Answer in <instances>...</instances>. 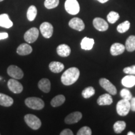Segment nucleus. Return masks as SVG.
I'll return each mask as SVG.
<instances>
[{
  "label": "nucleus",
  "mask_w": 135,
  "mask_h": 135,
  "mask_svg": "<svg viewBox=\"0 0 135 135\" xmlns=\"http://www.w3.org/2000/svg\"><path fill=\"white\" fill-rule=\"evenodd\" d=\"M13 104V99L9 96L0 93V105L4 107H9Z\"/></svg>",
  "instance_id": "nucleus-23"
},
{
  "label": "nucleus",
  "mask_w": 135,
  "mask_h": 135,
  "mask_svg": "<svg viewBox=\"0 0 135 135\" xmlns=\"http://www.w3.org/2000/svg\"><path fill=\"white\" fill-rule=\"evenodd\" d=\"M25 121L27 125L31 129L37 130L41 126V121L36 116L31 114H28L25 116Z\"/></svg>",
  "instance_id": "nucleus-4"
},
{
  "label": "nucleus",
  "mask_w": 135,
  "mask_h": 135,
  "mask_svg": "<svg viewBox=\"0 0 135 135\" xmlns=\"http://www.w3.org/2000/svg\"><path fill=\"white\" fill-rule=\"evenodd\" d=\"M125 50V46L123 44L116 43L111 45L110 53L113 56H118L121 55Z\"/></svg>",
  "instance_id": "nucleus-14"
},
{
  "label": "nucleus",
  "mask_w": 135,
  "mask_h": 135,
  "mask_svg": "<svg viewBox=\"0 0 135 135\" xmlns=\"http://www.w3.org/2000/svg\"><path fill=\"white\" fill-rule=\"evenodd\" d=\"M65 8L66 11L72 15H77L80 10V4L77 0H66L65 3Z\"/></svg>",
  "instance_id": "nucleus-5"
},
{
  "label": "nucleus",
  "mask_w": 135,
  "mask_h": 135,
  "mask_svg": "<svg viewBox=\"0 0 135 135\" xmlns=\"http://www.w3.org/2000/svg\"><path fill=\"white\" fill-rule=\"evenodd\" d=\"M33 49L30 45L27 43H23L18 47L16 52L19 55L26 56L31 53Z\"/></svg>",
  "instance_id": "nucleus-15"
},
{
  "label": "nucleus",
  "mask_w": 135,
  "mask_h": 135,
  "mask_svg": "<svg viewBox=\"0 0 135 135\" xmlns=\"http://www.w3.org/2000/svg\"><path fill=\"white\" fill-rule=\"evenodd\" d=\"M126 123L123 121H118L113 125L114 131L116 133H120L126 128Z\"/></svg>",
  "instance_id": "nucleus-27"
},
{
  "label": "nucleus",
  "mask_w": 135,
  "mask_h": 135,
  "mask_svg": "<svg viewBox=\"0 0 135 135\" xmlns=\"http://www.w3.org/2000/svg\"><path fill=\"white\" fill-rule=\"evenodd\" d=\"M80 75V70L77 68L71 67L63 73L61 78V81L66 86L71 85L78 80Z\"/></svg>",
  "instance_id": "nucleus-1"
},
{
  "label": "nucleus",
  "mask_w": 135,
  "mask_h": 135,
  "mask_svg": "<svg viewBox=\"0 0 135 135\" xmlns=\"http://www.w3.org/2000/svg\"><path fill=\"white\" fill-rule=\"evenodd\" d=\"M91 129L88 126H83L77 133L78 135H91Z\"/></svg>",
  "instance_id": "nucleus-33"
},
{
  "label": "nucleus",
  "mask_w": 135,
  "mask_h": 135,
  "mask_svg": "<svg viewBox=\"0 0 135 135\" xmlns=\"http://www.w3.org/2000/svg\"><path fill=\"white\" fill-rule=\"evenodd\" d=\"M39 36V30L38 28H30L25 33L24 39L27 43H33L37 40Z\"/></svg>",
  "instance_id": "nucleus-6"
},
{
  "label": "nucleus",
  "mask_w": 135,
  "mask_h": 135,
  "mask_svg": "<svg viewBox=\"0 0 135 135\" xmlns=\"http://www.w3.org/2000/svg\"><path fill=\"white\" fill-rule=\"evenodd\" d=\"M113 103V98L110 94H104L101 95L97 99V103L99 106L110 105Z\"/></svg>",
  "instance_id": "nucleus-16"
},
{
  "label": "nucleus",
  "mask_w": 135,
  "mask_h": 135,
  "mask_svg": "<svg viewBox=\"0 0 135 135\" xmlns=\"http://www.w3.org/2000/svg\"><path fill=\"white\" fill-rule=\"evenodd\" d=\"M37 15V9L36 6H30L27 11V18L30 21H33L36 18Z\"/></svg>",
  "instance_id": "nucleus-26"
},
{
  "label": "nucleus",
  "mask_w": 135,
  "mask_h": 135,
  "mask_svg": "<svg viewBox=\"0 0 135 135\" xmlns=\"http://www.w3.org/2000/svg\"><path fill=\"white\" fill-rule=\"evenodd\" d=\"M8 37V34L6 32H3V33H0V40H4Z\"/></svg>",
  "instance_id": "nucleus-37"
},
{
  "label": "nucleus",
  "mask_w": 135,
  "mask_h": 135,
  "mask_svg": "<svg viewBox=\"0 0 135 135\" xmlns=\"http://www.w3.org/2000/svg\"><path fill=\"white\" fill-rule=\"evenodd\" d=\"M13 25V22L9 19L7 14L0 15V26L5 28H9Z\"/></svg>",
  "instance_id": "nucleus-20"
},
{
  "label": "nucleus",
  "mask_w": 135,
  "mask_h": 135,
  "mask_svg": "<svg viewBox=\"0 0 135 135\" xmlns=\"http://www.w3.org/2000/svg\"><path fill=\"white\" fill-rule=\"evenodd\" d=\"M123 72L128 75H135V65L126 67L123 69Z\"/></svg>",
  "instance_id": "nucleus-34"
},
{
  "label": "nucleus",
  "mask_w": 135,
  "mask_h": 135,
  "mask_svg": "<svg viewBox=\"0 0 135 135\" xmlns=\"http://www.w3.org/2000/svg\"><path fill=\"white\" fill-rule=\"evenodd\" d=\"M119 15L115 11H110L107 16V20L109 23L113 24L119 20Z\"/></svg>",
  "instance_id": "nucleus-30"
},
{
  "label": "nucleus",
  "mask_w": 135,
  "mask_h": 135,
  "mask_svg": "<svg viewBox=\"0 0 135 135\" xmlns=\"http://www.w3.org/2000/svg\"><path fill=\"white\" fill-rule=\"evenodd\" d=\"M131 109L130 102L127 99H123L119 101L116 104V111L121 116H125L129 113Z\"/></svg>",
  "instance_id": "nucleus-3"
},
{
  "label": "nucleus",
  "mask_w": 135,
  "mask_h": 135,
  "mask_svg": "<svg viewBox=\"0 0 135 135\" xmlns=\"http://www.w3.org/2000/svg\"><path fill=\"white\" fill-rule=\"evenodd\" d=\"M128 135H134L135 134L134 133H133V132H131V131H129V132H128V134H127Z\"/></svg>",
  "instance_id": "nucleus-39"
},
{
  "label": "nucleus",
  "mask_w": 135,
  "mask_h": 135,
  "mask_svg": "<svg viewBox=\"0 0 135 135\" xmlns=\"http://www.w3.org/2000/svg\"><path fill=\"white\" fill-rule=\"evenodd\" d=\"M73 133L70 129H65L60 133V135H73Z\"/></svg>",
  "instance_id": "nucleus-35"
},
{
  "label": "nucleus",
  "mask_w": 135,
  "mask_h": 135,
  "mask_svg": "<svg viewBox=\"0 0 135 135\" xmlns=\"http://www.w3.org/2000/svg\"><path fill=\"white\" fill-rule=\"evenodd\" d=\"M125 48L129 52H133L135 51V36L134 35L129 36L126 40Z\"/></svg>",
  "instance_id": "nucleus-24"
},
{
  "label": "nucleus",
  "mask_w": 135,
  "mask_h": 135,
  "mask_svg": "<svg viewBox=\"0 0 135 135\" xmlns=\"http://www.w3.org/2000/svg\"><path fill=\"white\" fill-rule=\"evenodd\" d=\"M121 83L124 87H133L135 86V76L133 75H129L123 77L121 80Z\"/></svg>",
  "instance_id": "nucleus-18"
},
{
  "label": "nucleus",
  "mask_w": 135,
  "mask_h": 135,
  "mask_svg": "<svg viewBox=\"0 0 135 135\" xmlns=\"http://www.w3.org/2000/svg\"><path fill=\"white\" fill-rule=\"evenodd\" d=\"M94 40L92 38H89L88 37H84L81 42V47L83 50H91L93 47Z\"/></svg>",
  "instance_id": "nucleus-22"
},
{
  "label": "nucleus",
  "mask_w": 135,
  "mask_h": 135,
  "mask_svg": "<svg viewBox=\"0 0 135 135\" xmlns=\"http://www.w3.org/2000/svg\"><path fill=\"white\" fill-rule=\"evenodd\" d=\"M7 73L9 76L16 80H20L23 78L24 73L20 68L16 65H11L8 68Z\"/></svg>",
  "instance_id": "nucleus-7"
},
{
  "label": "nucleus",
  "mask_w": 135,
  "mask_h": 135,
  "mask_svg": "<svg viewBox=\"0 0 135 135\" xmlns=\"http://www.w3.org/2000/svg\"><path fill=\"white\" fill-rule=\"evenodd\" d=\"M131 106V110L133 111H135V97H132L129 100Z\"/></svg>",
  "instance_id": "nucleus-36"
},
{
  "label": "nucleus",
  "mask_w": 135,
  "mask_h": 135,
  "mask_svg": "<svg viewBox=\"0 0 135 135\" xmlns=\"http://www.w3.org/2000/svg\"><path fill=\"white\" fill-rule=\"evenodd\" d=\"M97 1H98L99 2H100L101 3H105L107 2V1H108L109 0H97Z\"/></svg>",
  "instance_id": "nucleus-38"
},
{
  "label": "nucleus",
  "mask_w": 135,
  "mask_h": 135,
  "mask_svg": "<svg viewBox=\"0 0 135 135\" xmlns=\"http://www.w3.org/2000/svg\"><path fill=\"white\" fill-rule=\"evenodd\" d=\"M82 118L81 113L79 111H75V112L71 113L68 114L65 119V122L66 124H71L76 123L81 120Z\"/></svg>",
  "instance_id": "nucleus-13"
},
{
  "label": "nucleus",
  "mask_w": 135,
  "mask_h": 135,
  "mask_svg": "<svg viewBox=\"0 0 135 135\" xmlns=\"http://www.w3.org/2000/svg\"><path fill=\"white\" fill-rule=\"evenodd\" d=\"M8 88L11 92L14 93H21L23 90V85L16 80V79H10L8 82Z\"/></svg>",
  "instance_id": "nucleus-10"
},
{
  "label": "nucleus",
  "mask_w": 135,
  "mask_h": 135,
  "mask_svg": "<svg viewBox=\"0 0 135 135\" xmlns=\"http://www.w3.org/2000/svg\"><path fill=\"white\" fill-rule=\"evenodd\" d=\"M59 3V0H45L44 4L47 9H53L58 6Z\"/></svg>",
  "instance_id": "nucleus-31"
},
{
  "label": "nucleus",
  "mask_w": 135,
  "mask_h": 135,
  "mask_svg": "<svg viewBox=\"0 0 135 135\" xmlns=\"http://www.w3.org/2000/svg\"><path fill=\"white\" fill-rule=\"evenodd\" d=\"M66 100L65 96L63 94H60V95L56 96L54 97L52 100L51 101V105L53 107H58L62 105Z\"/></svg>",
  "instance_id": "nucleus-25"
},
{
  "label": "nucleus",
  "mask_w": 135,
  "mask_h": 135,
  "mask_svg": "<svg viewBox=\"0 0 135 135\" xmlns=\"http://www.w3.org/2000/svg\"><path fill=\"white\" fill-rule=\"evenodd\" d=\"M120 96L121 98H123V99H127V100H130L132 98V94L130 92V91L129 89L124 88L121 89L120 91Z\"/></svg>",
  "instance_id": "nucleus-32"
},
{
  "label": "nucleus",
  "mask_w": 135,
  "mask_h": 135,
  "mask_svg": "<svg viewBox=\"0 0 135 135\" xmlns=\"http://www.w3.org/2000/svg\"><path fill=\"white\" fill-rule=\"evenodd\" d=\"M40 31L45 38H50L53 33V26L48 22H44L40 25Z\"/></svg>",
  "instance_id": "nucleus-9"
},
{
  "label": "nucleus",
  "mask_w": 135,
  "mask_h": 135,
  "mask_svg": "<svg viewBox=\"0 0 135 135\" xmlns=\"http://www.w3.org/2000/svg\"><path fill=\"white\" fill-rule=\"evenodd\" d=\"M99 84L103 88L105 89L110 94L115 95L117 93L116 87L109 81L106 78H101L99 80Z\"/></svg>",
  "instance_id": "nucleus-8"
},
{
  "label": "nucleus",
  "mask_w": 135,
  "mask_h": 135,
  "mask_svg": "<svg viewBox=\"0 0 135 135\" xmlns=\"http://www.w3.org/2000/svg\"><path fill=\"white\" fill-rule=\"evenodd\" d=\"M38 88L42 91L48 93L51 90V83L50 81L47 78L41 79L38 82Z\"/></svg>",
  "instance_id": "nucleus-19"
},
{
  "label": "nucleus",
  "mask_w": 135,
  "mask_h": 135,
  "mask_svg": "<svg viewBox=\"0 0 135 135\" xmlns=\"http://www.w3.org/2000/svg\"><path fill=\"white\" fill-rule=\"evenodd\" d=\"M130 28V23L128 21H125L119 24L117 26V31L120 33H125Z\"/></svg>",
  "instance_id": "nucleus-29"
},
{
  "label": "nucleus",
  "mask_w": 135,
  "mask_h": 135,
  "mask_svg": "<svg viewBox=\"0 0 135 135\" xmlns=\"http://www.w3.org/2000/svg\"><path fill=\"white\" fill-rule=\"evenodd\" d=\"M25 103L28 108L36 110H40L45 107L44 101L41 98L37 97L27 98Z\"/></svg>",
  "instance_id": "nucleus-2"
},
{
  "label": "nucleus",
  "mask_w": 135,
  "mask_h": 135,
  "mask_svg": "<svg viewBox=\"0 0 135 135\" xmlns=\"http://www.w3.org/2000/svg\"><path fill=\"white\" fill-rule=\"evenodd\" d=\"M81 94L84 98H89L95 94V90H94L93 87L89 86L83 89Z\"/></svg>",
  "instance_id": "nucleus-28"
},
{
  "label": "nucleus",
  "mask_w": 135,
  "mask_h": 135,
  "mask_svg": "<svg viewBox=\"0 0 135 135\" xmlns=\"http://www.w3.org/2000/svg\"><path fill=\"white\" fill-rule=\"evenodd\" d=\"M69 26L72 29H74L76 31H81L84 29V22L81 19L79 18H73L69 21Z\"/></svg>",
  "instance_id": "nucleus-11"
},
{
  "label": "nucleus",
  "mask_w": 135,
  "mask_h": 135,
  "mask_svg": "<svg viewBox=\"0 0 135 135\" xmlns=\"http://www.w3.org/2000/svg\"><path fill=\"white\" fill-rule=\"evenodd\" d=\"M94 28L99 31H105L108 29V24L105 20L101 18H95L93 21Z\"/></svg>",
  "instance_id": "nucleus-12"
},
{
  "label": "nucleus",
  "mask_w": 135,
  "mask_h": 135,
  "mask_svg": "<svg viewBox=\"0 0 135 135\" xmlns=\"http://www.w3.org/2000/svg\"><path fill=\"white\" fill-rule=\"evenodd\" d=\"M3 0H0V2H1V1H3Z\"/></svg>",
  "instance_id": "nucleus-40"
},
{
  "label": "nucleus",
  "mask_w": 135,
  "mask_h": 135,
  "mask_svg": "<svg viewBox=\"0 0 135 135\" xmlns=\"http://www.w3.org/2000/svg\"><path fill=\"white\" fill-rule=\"evenodd\" d=\"M49 68L51 71L55 73L61 72L65 68V66L62 63L58 61H52L49 65Z\"/></svg>",
  "instance_id": "nucleus-21"
},
{
  "label": "nucleus",
  "mask_w": 135,
  "mask_h": 135,
  "mask_svg": "<svg viewBox=\"0 0 135 135\" xmlns=\"http://www.w3.org/2000/svg\"><path fill=\"white\" fill-rule=\"evenodd\" d=\"M57 53L61 57H68L71 53V48L68 45L65 44L59 45L56 49Z\"/></svg>",
  "instance_id": "nucleus-17"
}]
</instances>
